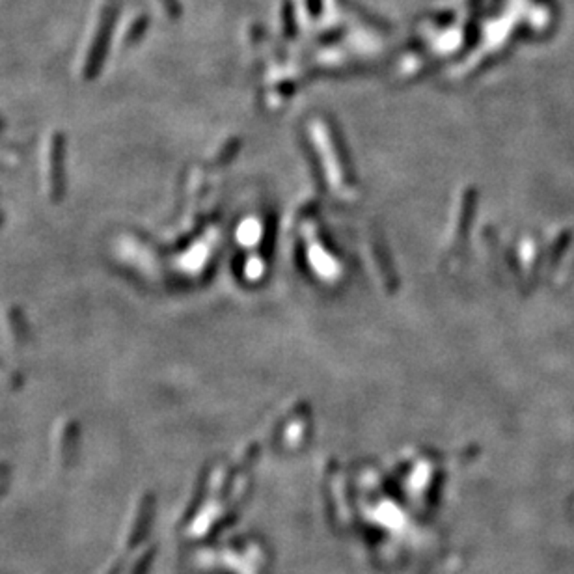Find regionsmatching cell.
<instances>
[{
    "label": "cell",
    "instance_id": "obj_1",
    "mask_svg": "<svg viewBox=\"0 0 574 574\" xmlns=\"http://www.w3.org/2000/svg\"><path fill=\"white\" fill-rule=\"evenodd\" d=\"M118 12H120L118 2H109L107 8L103 10V15H101V21H99V26H97L96 37H93V43H91L90 47L88 64H86V75L88 77L97 75L101 66H103L107 48H109V43L112 39V32H114Z\"/></svg>",
    "mask_w": 574,
    "mask_h": 574
},
{
    "label": "cell",
    "instance_id": "obj_2",
    "mask_svg": "<svg viewBox=\"0 0 574 574\" xmlns=\"http://www.w3.org/2000/svg\"><path fill=\"white\" fill-rule=\"evenodd\" d=\"M144 26H145V19H138L136 21V24H134L133 28H131V32H129V36L125 37V43L127 45H131V43H134L136 39H138V36H142V32H144Z\"/></svg>",
    "mask_w": 574,
    "mask_h": 574
}]
</instances>
